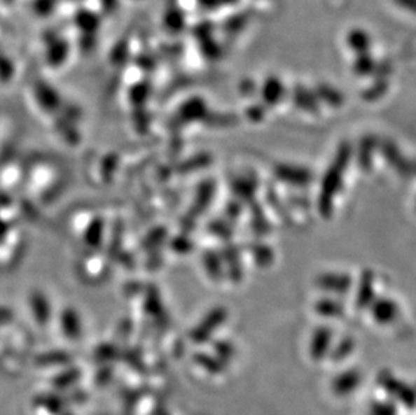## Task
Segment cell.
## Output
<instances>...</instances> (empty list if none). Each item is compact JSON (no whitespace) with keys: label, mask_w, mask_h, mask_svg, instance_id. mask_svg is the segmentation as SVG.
Listing matches in <instances>:
<instances>
[{"label":"cell","mask_w":416,"mask_h":415,"mask_svg":"<svg viewBox=\"0 0 416 415\" xmlns=\"http://www.w3.org/2000/svg\"><path fill=\"white\" fill-rule=\"evenodd\" d=\"M347 43L352 50H354L357 55H365L369 49V36L365 34L364 31H353L347 38Z\"/></svg>","instance_id":"obj_25"},{"label":"cell","mask_w":416,"mask_h":415,"mask_svg":"<svg viewBox=\"0 0 416 415\" xmlns=\"http://www.w3.org/2000/svg\"><path fill=\"white\" fill-rule=\"evenodd\" d=\"M259 189V180L254 173H244L233 177L230 181V190L235 199L243 204H251L256 201V193Z\"/></svg>","instance_id":"obj_4"},{"label":"cell","mask_w":416,"mask_h":415,"mask_svg":"<svg viewBox=\"0 0 416 415\" xmlns=\"http://www.w3.org/2000/svg\"><path fill=\"white\" fill-rule=\"evenodd\" d=\"M315 286L335 295H347L352 290V276L345 272H325L317 276Z\"/></svg>","instance_id":"obj_5"},{"label":"cell","mask_w":416,"mask_h":415,"mask_svg":"<svg viewBox=\"0 0 416 415\" xmlns=\"http://www.w3.org/2000/svg\"><path fill=\"white\" fill-rule=\"evenodd\" d=\"M387 88H388L387 81L385 80H379V81H376L373 85H370L368 90H365L363 96H364L365 100H368V101H375V100L382 97V94L387 92Z\"/></svg>","instance_id":"obj_30"},{"label":"cell","mask_w":416,"mask_h":415,"mask_svg":"<svg viewBox=\"0 0 416 415\" xmlns=\"http://www.w3.org/2000/svg\"><path fill=\"white\" fill-rule=\"evenodd\" d=\"M353 157V146L349 142H341L333 162L330 163L329 167L326 169L322 181H321V189L317 199V208L319 215L325 218H329L334 211V199L341 190L344 176L347 173L349 163Z\"/></svg>","instance_id":"obj_1"},{"label":"cell","mask_w":416,"mask_h":415,"mask_svg":"<svg viewBox=\"0 0 416 415\" xmlns=\"http://www.w3.org/2000/svg\"><path fill=\"white\" fill-rule=\"evenodd\" d=\"M286 94V88L277 77H268L263 83L261 90V100L264 106L274 107L279 104Z\"/></svg>","instance_id":"obj_12"},{"label":"cell","mask_w":416,"mask_h":415,"mask_svg":"<svg viewBox=\"0 0 416 415\" xmlns=\"http://www.w3.org/2000/svg\"><path fill=\"white\" fill-rule=\"evenodd\" d=\"M221 256L226 267V276L235 282L239 283L243 279L244 269L243 262H242V250L237 244L233 241H226L223 250H221Z\"/></svg>","instance_id":"obj_6"},{"label":"cell","mask_w":416,"mask_h":415,"mask_svg":"<svg viewBox=\"0 0 416 415\" xmlns=\"http://www.w3.org/2000/svg\"><path fill=\"white\" fill-rule=\"evenodd\" d=\"M243 202H240L239 199H229L226 204V208H224V217H226V220H229L230 223L237 221L240 217L243 216Z\"/></svg>","instance_id":"obj_28"},{"label":"cell","mask_w":416,"mask_h":415,"mask_svg":"<svg viewBox=\"0 0 416 415\" xmlns=\"http://www.w3.org/2000/svg\"><path fill=\"white\" fill-rule=\"evenodd\" d=\"M207 115H208L207 104L201 99H193L182 108V116L185 120H201V119H205Z\"/></svg>","instance_id":"obj_23"},{"label":"cell","mask_w":416,"mask_h":415,"mask_svg":"<svg viewBox=\"0 0 416 415\" xmlns=\"http://www.w3.org/2000/svg\"><path fill=\"white\" fill-rule=\"evenodd\" d=\"M395 1L399 4L400 7L416 13V0H395Z\"/></svg>","instance_id":"obj_36"},{"label":"cell","mask_w":416,"mask_h":415,"mask_svg":"<svg viewBox=\"0 0 416 415\" xmlns=\"http://www.w3.org/2000/svg\"><path fill=\"white\" fill-rule=\"evenodd\" d=\"M274 176L277 180L295 188H306L312 185L315 176L310 169L289 163H277L274 166Z\"/></svg>","instance_id":"obj_3"},{"label":"cell","mask_w":416,"mask_h":415,"mask_svg":"<svg viewBox=\"0 0 416 415\" xmlns=\"http://www.w3.org/2000/svg\"><path fill=\"white\" fill-rule=\"evenodd\" d=\"M216 195V181H202L197 189V196L193 206V215H201L208 211L209 205Z\"/></svg>","instance_id":"obj_15"},{"label":"cell","mask_w":416,"mask_h":415,"mask_svg":"<svg viewBox=\"0 0 416 415\" xmlns=\"http://www.w3.org/2000/svg\"><path fill=\"white\" fill-rule=\"evenodd\" d=\"M412 163H414V174H416V162Z\"/></svg>","instance_id":"obj_37"},{"label":"cell","mask_w":416,"mask_h":415,"mask_svg":"<svg viewBox=\"0 0 416 415\" xmlns=\"http://www.w3.org/2000/svg\"><path fill=\"white\" fill-rule=\"evenodd\" d=\"M265 199L268 202V205L272 208V211L279 215V217L290 224L291 223V215H290V211L289 208L286 206V204L283 202V199H280V196L277 195V190L274 188H268V190L265 192Z\"/></svg>","instance_id":"obj_22"},{"label":"cell","mask_w":416,"mask_h":415,"mask_svg":"<svg viewBox=\"0 0 416 415\" xmlns=\"http://www.w3.org/2000/svg\"><path fill=\"white\" fill-rule=\"evenodd\" d=\"M208 231L212 235L223 239L224 241H230V239L235 235L233 225L226 217H216L208 224Z\"/></svg>","instance_id":"obj_21"},{"label":"cell","mask_w":416,"mask_h":415,"mask_svg":"<svg viewBox=\"0 0 416 415\" xmlns=\"http://www.w3.org/2000/svg\"><path fill=\"white\" fill-rule=\"evenodd\" d=\"M359 380H360L359 374L356 371H350V372L342 374L341 377L337 378L334 388H335V391L345 394V393H349L350 390H353L359 384Z\"/></svg>","instance_id":"obj_26"},{"label":"cell","mask_w":416,"mask_h":415,"mask_svg":"<svg viewBox=\"0 0 416 415\" xmlns=\"http://www.w3.org/2000/svg\"><path fill=\"white\" fill-rule=\"evenodd\" d=\"M205 123L210 127L226 128V127L236 126L239 123V118L232 113H209L205 118Z\"/></svg>","instance_id":"obj_24"},{"label":"cell","mask_w":416,"mask_h":415,"mask_svg":"<svg viewBox=\"0 0 416 415\" xmlns=\"http://www.w3.org/2000/svg\"><path fill=\"white\" fill-rule=\"evenodd\" d=\"M245 115H247V118H248L251 122H254V123L261 122V120L264 119V116H265V106H264V104H261V103L252 104V106H249V107L247 108Z\"/></svg>","instance_id":"obj_32"},{"label":"cell","mask_w":416,"mask_h":415,"mask_svg":"<svg viewBox=\"0 0 416 415\" xmlns=\"http://www.w3.org/2000/svg\"><path fill=\"white\" fill-rule=\"evenodd\" d=\"M293 103L298 108L309 112V113H318L319 111V100L317 94L302 85L295 87L293 90Z\"/></svg>","instance_id":"obj_17"},{"label":"cell","mask_w":416,"mask_h":415,"mask_svg":"<svg viewBox=\"0 0 416 415\" xmlns=\"http://www.w3.org/2000/svg\"><path fill=\"white\" fill-rule=\"evenodd\" d=\"M380 139L375 135H364L356 148V160L357 164L361 170L369 171L373 166V160H375V153L379 148Z\"/></svg>","instance_id":"obj_9"},{"label":"cell","mask_w":416,"mask_h":415,"mask_svg":"<svg viewBox=\"0 0 416 415\" xmlns=\"http://www.w3.org/2000/svg\"><path fill=\"white\" fill-rule=\"evenodd\" d=\"M333 340V332L328 326L318 328L312 335L310 344V353L314 360H322L329 352L330 344Z\"/></svg>","instance_id":"obj_13"},{"label":"cell","mask_w":416,"mask_h":415,"mask_svg":"<svg viewBox=\"0 0 416 415\" xmlns=\"http://www.w3.org/2000/svg\"><path fill=\"white\" fill-rule=\"evenodd\" d=\"M289 202L291 206L298 208V209H310V206H312V201L302 195H294V193L290 195Z\"/></svg>","instance_id":"obj_33"},{"label":"cell","mask_w":416,"mask_h":415,"mask_svg":"<svg viewBox=\"0 0 416 415\" xmlns=\"http://www.w3.org/2000/svg\"><path fill=\"white\" fill-rule=\"evenodd\" d=\"M379 150H380L384 160L399 174L400 177L410 178L414 176V163L408 161L403 155L399 146L396 145L395 141L388 139V138L382 139L380 145H379Z\"/></svg>","instance_id":"obj_2"},{"label":"cell","mask_w":416,"mask_h":415,"mask_svg":"<svg viewBox=\"0 0 416 415\" xmlns=\"http://www.w3.org/2000/svg\"><path fill=\"white\" fill-rule=\"evenodd\" d=\"M353 346H354V343H353L352 339L347 337V339L341 340L333 351V358L335 360H341L342 358H345L353 351Z\"/></svg>","instance_id":"obj_31"},{"label":"cell","mask_w":416,"mask_h":415,"mask_svg":"<svg viewBox=\"0 0 416 415\" xmlns=\"http://www.w3.org/2000/svg\"><path fill=\"white\" fill-rule=\"evenodd\" d=\"M372 317L375 321H377L379 324H391L392 321L396 320L398 314H399V307L395 301H392L391 298H376L372 305L369 307Z\"/></svg>","instance_id":"obj_11"},{"label":"cell","mask_w":416,"mask_h":415,"mask_svg":"<svg viewBox=\"0 0 416 415\" xmlns=\"http://www.w3.org/2000/svg\"><path fill=\"white\" fill-rule=\"evenodd\" d=\"M204 267L213 281L220 282L226 276L223 256L216 250H208L204 253Z\"/></svg>","instance_id":"obj_18"},{"label":"cell","mask_w":416,"mask_h":415,"mask_svg":"<svg viewBox=\"0 0 416 415\" xmlns=\"http://www.w3.org/2000/svg\"><path fill=\"white\" fill-rule=\"evenodd\" d=\"M247 250L252 256L256 266L261 269L270 267L275 260V253L267 243H263L261 240H252L247 244Z\"/></svg>","instance_id":"obj_14"},{"label":"cell","mask_w":416,"mask_h":415,"mask_svg":"<svg viewBox=\"0 0 416 415\" xmlns=\"http://www.w3.org/2000/svg\"><path fill=\"white\" fill-rule=\"evenodd\" d=\"M210 163H212V157L207 153H202V154H198V155L193 157L190 160H188L186 162L182 164L181 169H182V171L188 173V171L205 169V167H208Z\"/></svg>","instance_id":"obj_27"},{"label":"cell","mask_w":416,"mask_h":415,"mask_svg":"<svg viewBox=\"0 0 416 415\" xmlns=\"http://www.w3.org/2000/svg\"><path fill=\"white\" fill-rule=\"evenodd\" d=\"M226 317L228 313L226 307H214L213 310H210L202 323L193 332V340L197 343H205L212 333L216 332L223 323H226Z\"/></svg>","instance_id":"obj_7"},{"label":"cell","mask_w":416,"mask_h":415,"mask_svg":"<svg viewBox=\"0 0 416 415\" xmlns=\"http://www.w3.org/2000/svg\"><path fill=\"white\" fill-rule=\"evenodd\" d=\"M380 381H382L384 388H387L388 393L392 394L394 397L398 398L404 406L415 407V393H414L408 386L403 384L401 381H398V379H395V378H394L391 374H388V372H382V375H380Z\"/></svg>","instance_id":"obj_10"},{"label":"cell","mask_w":416,"mask_h":415,"mask_svg":"<svg viewBox=\"0 0 416 415\" xmlns=\"http://www.w3.org/2000/svg\"><path fill=\"white\" fill-rule=\"evenodd\" d=\"M376 300V276L370 270L363 271L357 293H356V307L359 310L369 309L372 302Z\"/></svg>","instance_id":"obj_8"},{"label":"cell","mask_w":416,"mask_h":415,"mask_svg":"<svg viewBox=\"0 0 416 415\" xmlns=\"http://www.w3.org/2000/svg\"><path fill=\"white\" fill-rule=\"evenodd\" d=\"M249 215H251V228L254 234L258 236L268 235L272 230L271 221L268 220L265 209L261 202L254 201L249 204Z\"/></svg>","instance_id":"obj_16"},{"label":"cell","mask_w":416,"mask_h":415,"mask_svg":"<svg viewBox=\"0 0 416 415\" xmlns=\"http://www.w3.org/2000/svg\"><path fill=\"white\" fill-rule=\"evenodd\" d=\"M315 311L325 318H340L345 313V305L335 298H321L315 302Z\"/></svg>","instance_id":"obj_19"},{"label":"cell","mask_w":416,"mask_h":415,"mask_svg":"<svg viewBox=\"0 0 416 415\" xmlns=\"http://www.w3.org/2000/svg\"><path fill=\"white\" fill-rule=\"evenodd\" d=\"M315 94L319 101L329 107H341L344 104V94L328 84L318 85Z\"/></svg>","instance_id":"obj_20"},{"label":"cell","mask_w":416,"mask_h":415,"mask_svg":"<svg viewBox=\"0 0 416 415\" xmlns=\"http://www.w3.org/2000/svg\"><path fill=\"white\" fill-rule=\"evenodd\" d=\"M216 349H217V352H220L224 358H229V356L233 353V348H232V345L226 343V342L217 344V348H216Z\"/></svg>","instance_id":"obj_35"},{"label":"cell","mask_w":416,"mask_h":415,"mask_svg":"<svg viewBox=\"0 0 416 415\" xmlns=\"http://www.w3.org/2000/svg\"><path fill=\"white\" fill-rule=\"evenodd\" d=\"M375 68H376V64L368 53L359 55L356 62H354V72L360 76H366V74L375 72Z\"/></svg>","instance_id":"obj_29"},{"label":"cell","mask_w":416,"mask_h":415,"mask_svg":"<svg viewBox=\"0 0 416 415\" xmlns=\"http://www.w3.org/2000/svg\"><path fill=\"white\" fill-rule=\"evenodd\" d=\"M256 90H258V87L252 80H244L243 83L240 84V92L247 97L254 96L256 93Z\"/></svg>","instance_id":"obj_34"}]
</instances>
